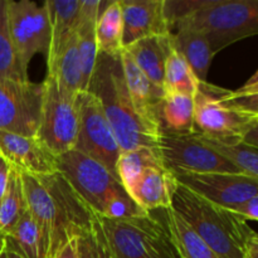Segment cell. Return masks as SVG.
I'll return each instance as SVG.
<instances>
[{
  "label": "cell",
  "instance_id": "1",
  "mask_svg": "<svg viewBox=\"0 0 258 258\" xmlns=\"http://www.w3.org/2000/svg\"><path fill=\"white\" fill-rule=\"evenodd\" d=\"M88 92L100 100L121 151L158 148L159 139L134 108L126 87L120 55L98 53Z\"/></svg>",
  "mask_w": 258,
  "mask_h": 258
},
{
  "label": "cell",
  "instance_id": "2",
  "mask_svg": "<svg viewBox=\"0 0 258 258\" xmlns=\"http://www.w3.org/2000/svg\"><path fill=\"white\" fill-rule=\"evenodd\" d=\"M219 258H244L256 232L246 219L178 183L171 207Z\"/></svg>",
  "mask_w": 258,
  "mask_h": 258
},
{
  "label": "cell",
  "instance_id": "3",
  "mask_svg": "<svg viewBox=\"0 0 258 258\" xmlns=\"http://www.w3.org/2000/svg\"><path fill=\"white\" fill-rule=\"evenodd\" d=\"M58 170L96 216L123 218L148 213L131 199L117 176L75 149L58 156Z\"/></svg>",
  "mask_w": 258,
  "mask_h": 258
},
{
  "label": "cell",
  "instance_id": "4",
  "mask_svg": "<svg viewBox=\"0 0 258 258\" xmlns=\"http://www.w3.org/2000/svg\"><path fill=\"white\" fill-rule=\"evenodd\" d=\"M123 218L97 217L113 258H180L165 221V209Z\"/></svg>",
  "mask_w": 258,
  "mask_h": 258
},
{
  "label": "cell",
  "instance_id": "5",
  "mask_svg": "<svg viewBox=\"0 0 258 258\" xmlns=\"http://www.w3.org/2000/svg\"><path fill=\"white\" fill-rule=\"evenodd\" d=\"M174 28L202 33L216 55L238 40L258 35V0H202L199 9Z\"/></svg>",
  "mask_w": 258,
  "mask_h": 258
},
{
  "label": "cell",
  "instance_id": "6",
  "mask_svg": "<svg viewBox=\"0 0 258 258\" xmlns=\"http://www.w3.org/2000/svg\"><path fill=\"white\" fill-rule=\"evenodd\" d=\"M116 171L128 196L144 212L171 207L178 181L164 165L158 148L122 151Z\"/></svg>",
  "mask_w": 258,
  "mask_h": 258
},
{
  "label": "cell",
  "instance_id": "7",
  "mask_svg": "<svg viewBox=\"0 0 258 258\" xmlns=\"http://www.w3.org/2000/svg\"><path fill=\"white\" fill-rule=\"evenodd\" d=\"M37 178L45 186L50 198L52 232L48 258H53L66 243L92 233L96 214L59 171Z\"/></svg>",
  "mask_w": 258,
  "mask_h": 258
},
{
  "label": "cell",
  "instance_id": "8",
  "mask_svg": "<svg viewBox=\"0 0 258 258\" xmlns=\"http://www.w3.org/2000/svg\"><path fill=\"white\" fill-rule=\"evenodd\" d=\"M231 90L204 82L194 97L196 133L203 138L226 144L239 143L257 122V116L226 107L219 101Z\"/></svg>",
  "mask_w": 258,
  "mask_h": 258
},
{
  "label": "cell",
  "instance_id": "9",
  "mask_svg": "<svg viewBox=\"0 0 258 258\" xmlns=\"http://www.w3.org/2000/svg\"><path fill=\"white\" fill-rule=\"evenodd\" d=\"M77 105L80 123L75 150L102 164L117 176L116 166L122 151L100 100L93 93L86 91L78 95Z\"/></svg>",
  "mask_w": 258,
  "mask_h": 258
},
{
  "label": "cell",
  "instance_id": "10",
  "mask_svg": "<svg viewBox=\"0 0 258 258\" xmlns=\"http://www.w3.org/2000/svg\"><path fill=\"white\" fill-rule=\"evenodd\" d=\"M43 90L42 113L37 138L55 156L73 150L78 135L77 100H70L60 95L54 77H45Z\"/></svg>",
  "mask_w": 258,
  "mask_h": 258
},
{
  "label": "cell",
  "instance_id": "11",
  "mask_svg": "<svg viewBox=\"0 0 258 258\" xmlns=\"http://www.w3.org/2000/svg\"><path fill=\"white\" fill-rule=\"evenodd\" d=\"M8 25L13 47L23 67L28 71L37 53L47 58L50 48V22L44 3L38 5L30 0H7Z\"/></svg>",
  "mask_w": 258,
  "mask_h": 258
},
{
  "label": "cell",
  "instance_id": "12",
  "mask_svg": "<svg viewBox=\"0 0 258 258\" xmlns=\"http://www.w3.org/2000/svg\"><path fill=\"white\" fill-rule=\"evenodd\" d=\"M43 90V82L0 78V130L37 138Z\"/></svg>",
  "mask_w": 258,
  "mask_h": 258
},
{
  "label": "cell",
  "instance_id": "13",
  "mask_svg": "<svg viewBox=\"0 0 258 258\" xmlns=\"http://www.w3.org/2000/svg\"><path fill=\"white\" fill-rule=\"evenodd\" d=\"M163 163L174 175L241 173L233 163L202 143L196 134L160 136L158 144Z\"/></svg>",
  "mask_w": 258,
  "mask_h": 258
},
{
  "label": "cell",
  "instance_id": "14",
  "mask_svg": "<svg viewBox=\"0 0 258 258\" xmlns=\"http://www.w3.org/2000/svg\"><path fill=\"white\" fill-rule=\"evenodd\" d=\"M175 178L183 186L226 209L258 197V178L242 173L185 174Z\"/></svg>",
  "mask_w": 258,
  "mask_h": 258
},
{
  "label": "cell",
  "instance_id": "15",
  "mask_svg": "<svg viewBox=\"0 0 258 258\" xmlns=\"http://www.w3.org/2000/svg\"><path fill=\"white\" fill-rule=\"evenodd\" d=\"M0 156L20 173L34 176L58 173V156L38 138L17 135L0 130Z\"/></svg>",
  "mask_w": 258,
  "mask_h": 258
},
{
  "label": "cell",
  "instance_id": "16",
  "mask_svg": "<svg viewBox=\"0 0 258 258\" xmlns=\"http://www.w3.org/2000/svg\"><path fill=\"white\" fill-rule=\"evenodd\" d=\"M122 10V47L155 35L170 34L164 15V0H120Z\"/></svg>",
  "mask_w": 258,
  "mask_h": 258
},
{
  "label": "cell",
  "instance_id": "17",
  "mask_svg": "<svg viewBox=\"0 0 258 258\" xmlns=\"http://www.w3.org/2000/svg\"><path fill=\"white\" fill-rule=\"evenodd\" d=\"M120 59L126 87L136 113L140 116L145 125L158 138H160L155 122V110L165 95L164 90L154 85L123 49L120 53Z\"/></svg>",
  "mask_w": 258,
  "mask_h": 258
},
{
  "label": "cell",
  "instance_id": "18",
  "mask_svg": "<svg viewBox=\"0 0 258 258\" xmlns=\"http://www.w3.org/2000/svg\"><path fill=\"white\" fill-rule=\"evenodd\" d=\"M160 136H189L196 134L194 98L181 93H166L155 110Z\"/></svg>",
  "mask_w": 258,
  "mask_h": 258
},
{
  "label": "cell",
  "instance_id": "19",
  "mask_svg": "<svg viewBox=\"0 0 258 258\" xmlns=\"http://www.w3.org/2000/svg\"><path fill=\"white\" fill-rule=\"evenodd\" d=\"M123 50L154 85L163 88L166 60L173 50L171 33L140 39L123 48Z\"/></svg>",
  "mask_w": 258,
  "mask_h": 258
},
{
  "label": "cell",
  "instance_id": "20",
  "mask_svg": "<svg viewBox=\"0 0 258 258\" xmlns=\"http://www.w3.org/2000/svg\"><path fill=\"white\" fill-rule=\"evenodd\" d=\"M82 0H45L50 22V48L47 55V68L53 64L59 53L75 35L78 13Z\"/></svg>",
  "mask_w": 258,
  "mask_h": 258
},
{
  "label": "cell",
  "instance_id": "21",
  "mask_svg": "<svg viewBox=\"0 0 258 258\" xmlns=\"http://www.w3.org/2000/svg\"><path fill=\"white\" fill-rule=\"evenodd\" d=\"M171 45L190 66L191 71L201 83L207 82L209 67L214 54L208 40L202 33L188 29L171 32Z\"/></svg>",
  "mask_w": 258,
  "mask_h": 258
},
{
  "label": "cell",
  "instance_id": "22",
  "mask_svg": "<svg viewBox=\"0 0 258 258\" xmlns=\"http://www.w3.org/2000/svg\"><path fill=\"white\" fill-rule=\"evenodd\" d=\"M47 75L54 77L60 95L70 100H77L82 92L80 59L77 49V33L68 40L57 59L47 68Z\"/></svg>",
  "mask_w": 258,
  "mask_h": 258
},
{
  "label": "cell",
  "instance_id": "23",
  "mask_svg": "<svg viewBox=\"0 0 258 258\" xmlns=\"http://www.w3.org/2000/svg\"><path fill=\"white\" fill-rule=\"evenodd\" d=\"M165 221L180 258H219L173 208L165 209Z\"/></svg>",
  "mask_w": 258,
  "mask_h": 258
},
{
  "label": "cell",
  "instance_id": "24",
  "mask_svg": "<svg viewBox=\"0 0 258 258\" xmlns=\"http://www.w3.org/2000/svg\"><path fill=\"white\" fill-rule=\"evenodd\" d=\"M123 20L120 0L106 5L101 12L96 25V40L98 53L106 55H120L122 47Z\"/></svg>",
  "mask_w": 258,
  "mask_h": 258
},
{
  "label": "cell",
  "instance_id": "25",
  "mask_svg": "<svg viewBox=\"0 0 258 258\" xmlns=\"http://www.w3.org/2000/svg\"><path fill=\"white\" fill-rule=\"evenodd\" d=\"M27 211L20 171L12 166L7 190L0 202V234L7 237Z\"/></svg>",
  "mask_w": 258,
  "mask_h": 258
},
{
  "label": "cell",
  "instance_id": "26",
  "mask_svg": "<svg viewBox=\"0 0 258 258\" xmlns=\"http://www.w3.org/2000/svg\"><path fill=\"white\" fill-rule=\"evenodd\" d=\"M201 82L186 63L183 55L175 49L171 50L165 64L163 90L164 93H181V95L196 97Z\"/></svg>",
  "mask_w": 258,
  "mask_h": 258
},
{
  "label": "cell",
  "instance_id": "27",
  "mask_svg": "<svg viewBox=\"0 0 258 258\" xmlns=\"http://www.w3.org/2000/svg\"><path fill=\"white\" fill-rule=\"evenodd\" d=\"M0 78L29 81L28 71L22 66L13 47L8 25L7 0H0Z\"/></svg>",
  "mask_w": 258,
  "mask_h": 258
},
{
  "label": "cell",
  "instance_id": "28",
  "mask_svg": "<svg viewBox=\"0 0 258 258\" xmlns=\"http://www.w3.org/2000/svg\"><path fill=\"white\" fill-rule=\"evenodd\" d=\"M5 239L25 258H44L39 229L28 211L18 221Z\"/></svg>",
  "mask_w": 258,
  "mask_h": 258
},
{
  "label": "cell",
  "instance_id": "29",
  "mask_svg": "<svg viewBox=\"0 0 258 258\" xmlns=\"http://www.w3.org/2000/svg\"><path fill=\"white\" fill-rule=\"evenodd\" d=\"M196 136L202 141V143L206 144L207 146L212 148L213 150H216L217 153H219L221 155H223L224 158L228 159L231 163H233L234 165L239 169V171H241L242 174L258 178L257 150L249 148V146H247L246 144H243L242 141L234 144H226L221 143V141L203 138V136L199 135V134L197 133Z\"/></svg>",
  "mask_w": 258,
  "mask_h": 258
},
{
  "label": "cell",
  "instance_id": "30",
  "mask_svg": "<svg viewBox=\"0 0 258 258\" xmlns=\"http://www.w3.org/2000/svg\"><path fill=\"white\" fill-rule=\"evenodd\" d=\"M219 102L223 106L233 110L242 111V112L251 113V115L258 117V93L256 95H246V96H234L232 95V90L226 97L222 98Z\"/></svg>",
  "mask_w": 258,
  "mask_h": 258
},
{
  "label": "cell",
  "instance_id": "31",
  "mask_svg": "<svg viewBox=\"0 0 258 258\" xmlns=\"http://www.w3.org/2000/svg\"><path fill=\"white\" fill-rule=\"evenodd\" d=\"M228 211L233 212L234 214L242 217L246 221L258 222V197L249 199L242 204H238V206L232 207Z\"/></svg>",
  "mask_w": 258,
  "mask_h": 258
},
{
  "label": "cell",
  "instance_id": "32",
  "mask_svg": "<svg viewBox=\"0 0 258 258\" xmlns=\"http://www.w3.org/2000/svg\"><path fill=\"white\" fill-rule=\"evenodd\" d=\"M93 238H95L96 258H113L110 248H108V244L106 242L105 236L102 233V229L98 226L97 217H96L95 228H93Z\"/></svg>",
  "mask_w": 258,
  "mask_h": 258
},
{
  "label": "cell",
  "instance_id": "33",
  "mask_svg": "<svg viewBox=\"0 0 258 258\" xmlns=\"http://www.w3.org/2000/svg\"><path fill=\"white\" fill-rule=\"evenodd\" d=\"M77 258H96V247L93 232L90 236L77 239Z\"/></svg>",
  "mask_w": 258,
  "mask_h": 258
},
{
  "label": "cell",
  "instance_id": "34",
  "mask_svg": "<svg viewBox=\"0 0 258 258\" xmlns=\"http://www.w3.org/2000/svg\"><path fill=\"white\" fill-rule=\"evenodd\" d=\"M258 93V70L253 76L244 83L238 90L232 91V95L234 96H246V95H256Z\"/></svg>",
  "mask_w": 258,
  "mask_h": 258
},
{
  "label": "cell",
  "instance_id": "35",
  "mask_svg": "<svg viewBox=\"0 0 258 258\" xmlns=\"http://www.w3.org/2000/svg\"><path fill=\"white\" fill-rule=\"evenodd\" d=\"M10 170H12V165L3 156H0V202L4 197L5 190H7Z\"/></svg>",
  "mask_w": 258,
  "mask_h": 258
},
{
  "label": "cell",
  "instance_id": "36",
  "mask_svg": "<svg viewBox=\"0 0 258 258\" xmlns=\"http://www.w3.org/2000/svg\"><path fill=\"white\" fill-rule=\"evenodd\" d=\"M53 258H77V239H72L66 243Z\"/></svg>",
  "mask_w": 258,
  "mask_h": 258
},
{
  "label": "cell",
  "instance_id": "37",
  "mask_svg": "<svg viewBox=\"0 0 258 258\" xmlns=\"http://www.w3.org/2000/svg\"><path fill=\"white\" fill-rule=\"evenodd\" d=\"M242 143L258 151V120L257 122L244 134L243 139H242Z\"/></svg>",
  "mask_w": 258,
  "mask_h": 258
},
{
  "label": "cell",
  "instance_id": "38",
  "mask_svg": "<svg viewBox=\"0 0 258 258\" xmlns=\"http://www.w3.org/2000/svg\"><path fill=\"white\" fill-rule=\"evenodd\" d=\"M247 252L252 258H258V234L254 233L248 241Z\"/></svg>",
  "mask_w": 258,
  "mask_h": 258
},
{
  "label": "cell",
  "instance_id": "39",
  "mask_svg": "<svg viewBox=\"0 0 258 258\" xmlns=\"http://www.w3.org/2000/svg\"><path fill=\"white\" fill-rule=\"evenodd\" d=\"M5 251H7L8 258H25L22 253H19L14 247L10 246V244L7 242V239H5Z\"/></svg>",
  "mask_w": 258,
  "mask_h": 258
},
{
  "label": "cell",
  "instance_id": "40",
  "mask_svg": "<svg viewBox=\"0 0 258 258\" xmlns=\"http://www.w3.org/2000/svg\"><path fill=\"white\" fill-rule=\"evenodd\" d=\"M5 244V237L3 236V234H0V251H2V248L4 247Z\"/></svg>",
  "mask_w": 258,
  "mask_h": 258
},
{
  "label": "cell",
  "instance_id": "41",
  "mask_svg": "<svg viewBox=\"0 0 258 258\" xmlns=\"http://www.w3.org/2000/svg\"><path fill=\"white\" fill-rule=\"evenodd\" d=\"M0 258H8L7 251H5V244H4V247L2 248V251H0Z\"/></svg>",
  "mask_w": 258,
  "mask_h": 258
},
{
  "label": "cell",
  "instance_id": "42",
  "mask_svg": "<svg viewBox=\"0 0 258 258\" xmlns=\"http://www.w3.org/2000/svg\"><path fill=\"white\" fill-rule=\"evenodd\" d=\"M244 258H252V257L249 256V254H248V252H247V253H246V256H244Z\"/></svg>",
  "mask_w": 258,
  "mask_h": 258
},
{
  "label": "cell",
  "instance_id": "43",
  "mask_svg": "<svg viewBox=\"0 0 258 258\" xmlns=\"http://www.w3.org/2000/svg\"><path fill=\"white\" fill-rule=\"evenodd\" d=\"M257 120H258V117H257Z\"/></svg>",
  "mask_w": 258,
  "mask_h": 258
}]
</instances>
